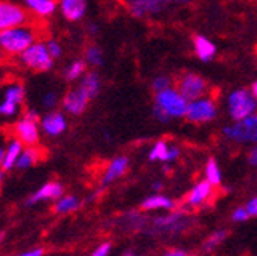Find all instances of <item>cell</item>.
I'll list each match as a JSON object with an SVG mask.
<instances>
[{"mask_svg":"<svg viewBox=\"0 0 257 256\" xmlns=\"http://www.w3.org/2000/svg\"><path fill=\"white\" fill-rule=\"evenodd\" d=\"M19 65L28 71L32 72H49L54 68L55 60L49 54L45 40H37L32 43L28 49H25L19 57H17Z\"/></svg>","mask_w":257,"mask_h":256,"instance_id":"4","label":"cell"},{"mask_svg":"<svg viewBox=\"0 0 257 256\" xmlns=\"http://www.w3.org/2000/svg\"><path fill=\"white\" fill-rule=\"evenodd\" d=\"M153 114H155L156 120H159L161 123H166V121H169V120H170V117H169L163 109H159L158 106H153Z\"/></svg>","mask_w":257,"mask_h":256,"instance_id":"38","label":"cell"},{"mask_svg":"<svg viewBox=\"0 0 257 256\" xmlns=\"http://www.w3.org/2000/svg\"><path fill=\"white\" fill-rule=\"evenodd\" d=\"M205 180L208 183H211L213 186H219L220 181H222V174H220V169L217 166V163L214 161L213 158H210L207 164H205Z\"/></svg>","mask_w":257,"mask_h":256,"instance_id":"30","label":"cell"},{"mask_svg":"<svg viewBox=\"0 0 257 256\" xmlns=\"http://www.w3.org/2000/svg\"><path fill=\"white\" fill-rule=\"evenodd\" d=\"M25 144L14 135L10 134V138L7 141V149H5V155H4V161H2V169L4 170H13L16 169L17 159L20 156V153L23 152Z\"/></svg>","mask_w":257,"mask_h":256,"instance_id":"21","label":"cell"},{"mask_svg":"<svg viewBox=\"0 0 257 256\" xmlns=\"http://www.w3.org/2000/svg\"><path fill=\"white\" fill-rule=\"evenodd\" d=\"M143 210H173L175 209V203L164 197V195H152L149 198H146L141 204Z\"/></svg>","mask_w":257,"mask_h":256,"instance_id":"26","label":"cell"},{"mask_svg":"<svg viewBox=\"0 0 257 256\" xmlns=\"http://www.w3.org/2000/svg\"><path fill=\"white\" fill-rule=\"evenodd\" d=\"M122 256H135V254H134V253H131V251H127V253H124Z\"/></svg>","mask_w":257,"mask_h":256,"instance_id":"47","label":"cell"},{"mask_svg":"<svg viewBox=\"0 0 257 256\" xmlns=\"http://www.w3.org/2000/svg\"><path fill=\"white\" fill-rule=\"evenodd\" d=\"M90 103V97L77 84L75 88H71L66 91V94L61 97V109L63 112H66L68 115L78 117L83 112H86L87 106Z\"/></svg>","mask_w":257,"mask_h":256,"instance_id":"13","label":"cell"},{"mask_svg":"<svg viewBox=\"0 0 257 256\" xmlns=\"http://www.w3.org/2000/svg\"><path fill=\"white\" fill-rule=\"evenodd\" d=\"M81 201L75 195H63L54 204V212L58 215H69L80 209Z\"/></svg>","mask_w":257,"mask_h":256,"instance_id":"25","label":"cell"},{"mask_svg":"<svg viewBox=\"0 0 257 256\" xmlns=\"http://www.w3.org/2000/svg\"><path fill=\"white\" fill-rule=\"evenodd\" d=\"M181 155V150L176 146H170L167 141H156L153 147L149 152L150 161H163V163H172L178 159Z\"/></svg>","mask_w":257,"mask_h":256,"instance_id":"19","label":"cell"},{"mask_svg":"<svg viewBox=\"0 0 257 256\" xmlns=\"http://www.w3.org/2000/svg\"><path fill=\"white\" fill-rule=\"evenodd\" d=\"M31 22L29 11L16 0H0V33Z\"/></svg>","mask_w":257,"mask_h":256,"instance_id":"9","label":"cell"},{"mask_svg":"<svg viewBox=\"0 0 257 256\" xmlns=\"http://www.w3.org/2000/svg\"><path fill=\"white\" fill-rule=\"evenodd\" d=\"M213 187L214 186L211 183H208L207 180L199 181L195 187L188 192V195L185 198V206L196 209V207H201V206L207 204L208 200L213 197V192H214Z\"/></svg>","mask_w":257,"mask_h":256,"instance_id":"15","label":"cell"},{"mask_svg":"<svg viewBox=\"0 0 257 256\" xmlns=\"http://www.w3.org/2000/svg\"><path fill=\"white\" fill-rule=\"evenodd\" d=\"M58 10L68 22H80L87 11V0H58Z\"/></svg>","mask_w":257,"mask_h":256,"instance_id":"18","label":"cell"},{"mask_svg":"<svg viewBox=\"0 0 257 256\" xmlns=\"http://www.w3.org/2000/svg\"><path fill=\"white\" fill-rule=\"evenodd\" d=\"M68 117L66 112L54 109V111H48L45 112V115H42L40 118V129L42 134L48 138H58L61 137L64 132L68 131Z\"/></svg>","mask_w":257,"mask_h":256,"instance_id":"12","label":"cell"},{"mask_svg":"<svg viewBox=\"0 0 257 256\" xmlns=\"http://www.w3.org/2000/svg\"><path fill=\"white\" fill-rule=\"evenodd\" d=\"M25 8L37 19H49L58 11V0H23Z\"/></svg>","mask_w":257,"mask_h":256,"instance_id":"20","label":"cell"},{"mask_svg":"<svg viewBox=\"0 0 257 256\" xmlns=\"http://www.w3.org/2000/svg\"><path fill=\"white\" fill-rule=\"evenodd\" d=\"M176 89L184 95L187 102L198 100L201 97H205L207 92L210 91L207 80L196 74V72H185L179 77L176 83Z\"/></svg>","mask_w":257,"mask_h":256,"instance_id":"11","label":"cell"},{"mask_svg":"<svg viewBox=\"0 0 257 256\" xmlns=\"http://www.w3.org/2000/svg\"><path fill=\"white\" fill-rule=\"evenodd\" d=\"M188 102L184 99V95L176 88H167L155 95V106L163 109L170 118H181L185 117Z\"/></svg>","mask_w":257,"mask_h":256,"instance_id":"8","label":"cell"},{"mask_svg":"<svg viewBox=\"0 0 257 256\" xmlns=\"http://www.w3.org/2000/svg\"><path fill=\"white\" fill-rule=\"evenodd\" d=\"M248 218H251V216H249V213L246 212L245 207H237V209L233 212V219H234L236 222H245Z\"/></svg>","mask_w":257,"mask_h":256,"instance_id":"35","label":"cell"},{"mask_svg":"<svg viewBox=\"0 0 257 256\" xmlns=\"http://www.w3.org/2000/svg\"><path fill=\"white\" fill-rule=\"evenodd\" d=\"M8 138H10V131L8 129H0V167H2V161H4V155H5Z\"/></svg>","mask_w":257,"mask_h":256,"instance_id":"34","label":"cell"},{"mask_svg":"<svg viewBox=\"0 0 257 256\" xmlns=\"http://www.w3.org/2000/svg\"><path fill=\"white\" fill-rule=\"evenodd\" d=\"M43 254H45L43 248H34V250H28V251H23L20 254H16V256H43Z\"/></svg>","mask_w":257,"mask_h":256,"instance_id":"40","label":"cell"},{"mask_svg":"<svg viewBox=\"0 0 257 256\" xmlns=\"http://www.w3.org/2000/svg\"><path fill=\"white\" fill-rule=\"evenodd\" d=\"M227 108L230 117L234 121H239L257 112V99L249 89H236L228 95Z\"/></svg>","mask_w":257,"mask_h":256,"instance_id":"7","label":"cell"},{"mask_svg":"<svg viewBox=\"0 0 257 256\" xmlns=\"http://www.w3.org/2000/svg\"><path fill=\"white\" fill-rule=\"evenodd\" d=\"M78 86L89 95L90 100H93L96 95L100 94V89H101V78L100 75L96 74L95 71H87L81 80L78 81Z\"/></svg>","mask_w":257,"mask_h":256,"instance_id":"24","label":"cell"},{"mask_svg":"<svg viewBox=\"0 0 257 256\" xmlns=\"http://www.w3.org/2000/svg\"><path fill=\"white\" fill-rule=\"evenodd\" d=\"M45 43H46V48H48V51H49V54L52 55L54 60H57V58H60L63 55V46H61V43L57 39L48 37L45 40Z\"/></svg>","mask_w":257,"mask_h":256,"instance_id":"32","label":"cell"},{"mask_svg":"<svg viewBox=\"0 0 257 256\" xmlns=\"http://www.w3.org/2000/svg\"><path fill=\"white\" fill-rule=\"evenodd\" d=\"M170 86H172V81H170V78L166 77V75H159V77H156V78L153 80V83H152V88H153L155 92H161V91H164V89H167V88H170Z\"/></svg>","mask_w":257,"mask_h":256,"instance_id":"33","label":"cell"},{"mask_svg":"<svg viewBox=\"0 0 257 256\" xmlns=\"http://www.w3.org/2000/svg\"><path fill=\"white\" fill-rule=\"evenodd\" d=\"M246 212L249 213V216H257V197H254L252 200H249L245 206Z\"/></svg>","mask_w":257,"mask_h":256,"instance_id":"37","label":"cell"},{"mask_svg":"<svg viewBox=\"0 0 257 256\" xmlns=\"http://www.w3.org/2000/svg\"><path fill=\"white\" fill-rule=\"evenodd\" d=\"M40 114L36 109H26L10 126V134L17 137L25 146H37L40 141Z\"/></svg>","mask_w":257,"mask_h":256,"instance_id":"3","label":"cell"},{"mask_svg":"<svg viewBox=\"0 0 257 256\" xmlns=\"http://www.w3.org/2000/svg\"><path fill=\"white\" fill-rule=\"evenodd\" d=\"M26 100V88L20 80L0 83V129L13 124L22 114Z\"/></svg>","mask_w":257,"mask_h":256,"instance_id":"1","label":"cell"},{"mask_svg":"<svg viewBox=\"0 0 257 256\" xmlns=\"http://www.w3.org/2000/svg\"><path fill=\"white\" fill-rule=\"evenodd\" d=\"M166 256H195V254H188V253L181 251V250H170L166 253Z\"/></svg>","mask_w":257,"mask_h":256,"instance_id":"41","label":"cell"},{"mask_svg":"<svg viewBox=\"0 0 257 256\" xmlns=\"http://www.w3.org/2000/svg\"><path fill=\"white\" fill-rule=\"evenodd\" d=\"M2 239H4V235H2V233H0V242H2Z\"/></svg>","mask_w":257,"mask_h":256,"instance_id":"48","label":"cell"},{"mask_svg":"<svg viewBox=\"0 0 257 256\" xmlns=\"http://www.w3.org/2000/svg\"><path fill=\"white\" fill-rule=\"evenodd\" d=\"M161 187H163V184H161V183H155V184H153V189H155V190H159Z\"/></svg>","mask_w":257,"mask_h":256,"instance_id":"46","label":"cell"},{"mask_svg":"<svg viewBox=\"0 0 257 256\" xmlns=\"http://www.w3.org/2000/svg\"><path fill=\"white\" fill-rule=\"evenodd\" d=\"M193 48H195L196 57L202 61H210L216 55V45L205 36L193 37Z\"/></svg>","mask_w":257,"mask_h":256,"instance_id":"23","label":"cell"},{"mask_svg":"<svg viewBox=\"0 0 257 256\" xmlns=\"http://www.w3.org/2000/svg\"><path fill=\"white\" fill-rule=\"evenodd\" d=\"M61 103V99H60V95L55 89H48L42 94V97H40V106L42 109H45L46 112L48 111H54L58 108V105Z\"/></svg>","mask_w":257,"mask_h":256,"instance_id":"29","label":"cell"},{"mask_svg":"<svg viewBox=\"0 0 257 256\" xmlns=\"http://www.w3.org/2000/svg\"><path fill=\"white\" fill-rule=\"evenodd\" d=\"M127 169H128V158L127 156L119 155V156L112 158L110 163L106 166V169L101 175V186L103 187L110 186L112 183H115L116 180L124 177Z\"/></svg>","mask_w":257,"mask_h":256,"instance_id":"16","label":"cell"},{"mask_svg":"<svg viewBox=\"0 0 257 256\" xmlns=\"http://www.w3.org/2000/svg\"><path fill=\"white\" fill-rule=\"evenodd\" d=\"M251 92H252V95H254V97L257 99V80L251 84V89H249Z\"/></svg>","mask_w":257,"mask_h":256,"instance_id":"43","label":"cell"},{"mask_svg":"<svg viewBox=\"0 0 257 256\" xmlns=\"http://www.w3.org/2000/svg\"><path fill=\"white\" fill-rule=\"evenodd\" d=\"M153 226L159 232H166V233H178L182 232L187 226V219L181 212H173L166 216H159L155 218Z\"/></svg>","mask_w":257,"mask_h":256,"instance_id":"17","label":"cell"},{"mask_svg":"<svg viewBox=\"0 0 257 256\" xmlns=\"http://www.w3.org/2000/svg\"><path fill=\"white\" fill-rule=\"evenodd\" d=\"M5 174H7V170H4L2 167H0V186H2L5 181Z\"/></svg>","mask_w":257,"mask_h":256,"instance_id":"44","label":"cell"},{"mask_svg":"<svg viewBox=\"0 0 257 256\" xmlns=\"http://www.w3.org/2000/svg\"><path fill=\"white\" fill-rule=\"evenodd\" d=\"M45 156L43 150L39 146H25L23 152L20 153L16 169L19 170H26L29 167H34L37 163L42 161V158Z\"/></svg>","mask_w":257,"mask_h":256,"instance_id":"22","label":"cell"},{"mask_svg":"<svg viewBox=\"0 0 257 256\" xmlns=\"http://www.w3.org/2000/svg\"><path fill=\"white\" fill-rule=\"evenodd\" d=\"M223 137L239 144H255L257 143V112L245 117L243 120L234 121V124L225 126L222 131Z\"/></svg>","mask_w":257,"mask_h":256,"instance_id":"6","label":"cell"},{"mask_svg":"<svg viewBox=\"0 0 257 256\" xmlns=\"http://www.w3.org/2000/svg\"><path fill=\"white\" fill-rule=\"evenodd\" d=\"M87 29H89V34H92V36H95L96 33H98V26H96L95 23H90Z\"/></svg>","mask_w":257,"mask_h":256,"instance_id":"42","label":"cell"},{"mask_svg":"<svg viewBox=\"0 0 257 256\" xmlns=\"http://www.w3.org/2000/svg\"><path fill=\"white\" fill-rule=\"evenodd\" d=\"M40 26L37 23H25L0 33V49L8 58H17L32 43L40 40Z\"/></svg>","mask_w":257,"mask_h":256,"instance_id":"2","label":"cell"},{"mask_svg":"<svg viewBox=\"0 0 257 256\" xmlns=\"http://www.w3.org/2000/svg\"><path fill=\"white\" fill-rule=\"evenodd\" d=\"M248 161H249L251 166L257 167V143L254 144V147H252V149L249 150V153H248Z\"/></svg>","mask_w":257,"mask_h":256,"instance_id":"39","label":"cell"},{"mask_svg":"<svg viewBox=\"0 0 257 256\" xmlns=\"http://www.w3.org/2000/svg\"><path fill=\"white\" fill-rule=\"evenodd\" d=\"M5 58H7V55L4 54V51H2V49H0V66H2V65H4V61H5Z\"/></svg>","mask_w":257,"mask_h":256,"instance_id":"45","label":"cell"},{"mask_svg":"<svg viewBox=\"0 0 257 256\" xmlns=\"http://www.w3.org/2000/svg\"><path fill=\"white\" fill-rule=\"evenodd\" d=\"M191 2H195V0H125V5L134 17L146 19Z\"/></svg>","mask_w":257,"mask_h":256,"instance_id":"5","label":"cell"},{"mask_svg":"<svg viewBox=\"0 0 257 256\" xmlns=\"http://www.w3.org/2000/svg\"><path fill=\"white\" fill-rule=\"evenodd\" d=\"M63 195L64 187L60 181H48L26 200V206H36L46 201H57Z\"/></svg>","mask_w":257,"mask_h":256,"instance_id":"14","label":"cell"},{"mask_svg":"<svg viewBox=\"0 0 257 256\" xmlns=\"http://www.w3.org/2000/svg\"><path fill=\"white\" fill-rule=\"evenodd\" d=\"M110 248H112V244H110V242H104V244H101V245L96 247V248L92 251L90 256H107V254L110 253Z\"/></svg>","mask_w":257,"mask_h":256,"instance_id":"36","label":"cell"},{"mask_svg":"<svg viewBox=\"0 0 257 256\" xmlns=\"http://www.w3.org/2000/svg\"><path fill=\"white\" fill-rule=\"evenodd\" d=\"M217 117V105L211 97H201L198 100H191L187 105L185 118L190 123L202 124L210 123Z\"/></svg>","mask_w":257,"mask_h":256,"instance_id":"10","label":"cell"},{"mask_svg":"<svg viewBox=\"0 0 257 256\" xmlns=\"http://www.w3.org/2000/svg\"><path fill=\"white\" fill-rule=\"evenodd\" d=\"M87 65L83 58H78V60H74L71 61L69 65L64 69V80L69 81V83H75V81H80L81 77L87 72Z\"/></svg>","mask_w":257,"mask_h":256,"instance_id":"27","label":"cell"},{"mask_svg":"<svg viewBox=\"0 0 257 256\" xmlns=\"http://www.w3.org/2000/svg\"><path fill=\"white\" fill-rule=\"evenodd\" d=\"M225 238H227V232L225 230H217V232H214L213 235H210L208 236V239L204 242V250H213L214 247H217Z\"/></svg>","mask_w":257,"mask_h":256,"instance_id":"31","label":"cell"},{"mask_svg":"<svg viewBox=\"0 0 257 256\" xmlns=\"http://www.w3.org/2000/svg\"><path fill=\"white\" fill-rule=\"evenodd\" d=\"M83 60L86 61V65L90 68H100L104 63V54L101 51V48H98L96 45H90L84 49V57Z\"/></svg>","mask_w":257,"mask_h":256,"instance_id":"28","label":"cell"}]
</instances>
